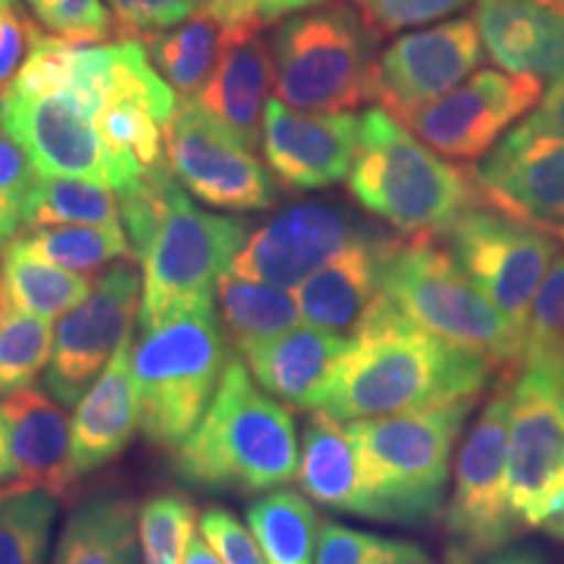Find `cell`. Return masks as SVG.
I'll return each instance as SVG.
<instances>
[{"instance_id":"obj_12","label":"cell","mask_w":564,"mask_h":564,"mask_svg":"<svg viewBox=\"0 0 564 564\" xmlns=\"http://www.w3.org/2000/svg\"><path fill=\"white\" fill-rule=\"evenodd\" d=\"M139 259L129 257L110 264L97 278L91 293L79 306L61 316L53 333V352L47 364L45 392L63 408H76L89 387L102 377L110 358L131 335L141 308Z\"/></svg>"},{"instance_id":"obj_7","label":"cell","mask_w":564,"mask_h":564,"mask_svg":"<svg viewBox=\"0 0 564 564\" xmlns=\"http://www.w3.org/2000/svg\"><path fill=\"white\" fill-rule=\"evenodd\" d=\"M270 45L280 102L312 112H343L371 100L377 37L348 6L285 19Z\"/></svg>"},{"instance_id":"obj_42","label":"cell","mask_w":564,"mask_h":564,"mask_svg":"<svg viewBox=\"0 0 564 564\" xmlns=\"http://www.w3.org/2000/svg\"><path fill=\"white\" fill-rule=\"evenodd\" d=\"M123 40L165 32L199 13L204 0H108Z\"/></svg>"},{"instance_id":"obj_41","label":"cell","mask_w":564,"mask_h":564,"mask_svg":"<svg viewBox=\"0 0 564 564\" xmlns=\"http://www.w3.org/2000/svg\"><path fill=\"white\" fill-rule=\"evenodd\" d=\"M352 9L377 40L413 26L432 24L470 6V0H350Z\"/></svg>"},{"instance_id":"obj_44","label":"cell","mask_w":564,"mask_h":564,"mask_svg":"<svg viewBox=\"0 0 564 564\" xmlns=\"http://www.w3.org/2000/svg\"><path fill=\"white\" fill-rule=\"evenodd\" d=\"M32 24L21 17L17 6L0 0V89H9L11 79H17L21 63L30 53Z\"/></svg>"},{"instance_id":"obj_50","label":"cell","mask_w":564,"mask_h":564,"mask_svg":"<svg viewBox=\"0 0 564 564\" xmlns=\"http://www.w3.org/2000/svg\"><path fill=\"white\" fill-rule=\"evenodd\" d=\"M183 564H223L220 556L212 552V546L207 544L204 535H194L192 544H188L186 554H183Z\"/></svg>"},{"instance_id":"obj_48","label":"cell","mask_w":564,"mask_h":564,"mask_svg":"<svg viewBox=\"0 0 564 564\" xmlns=\"http://www.w3.org/2000/svg\"><path fill=\"white\" fill-rule=\"evenodd\" d=\"M17 484V463L11 455V440H9V423H6L3 405H0V491L11 489Z\"/></svg>"},{"instance_id":"obj_20","label":"cell","mask_w":564,"mask_h":564,"mask_svg":"<svg viewBox=\"0 0 564 564\" xmlns=\"http://www.w3.org/2000/svg\"><path fill=\"white\" fill-rule=\"evenodd\" d=\"M262 24L251 21L225 30L215 68L194 97L251 150L259 147L267 91L274 84L272 45L262 37Z\"/></svg>"},{"instance_id":"obj_47","label":"cell","mask_w":564,"mask_h":564,"mask_svg":"<svg viewBox=\"0 0 564 564\" xmlns=\"http://www.w3.org/2000/svg\"><path fill=\"white\" fill-rule=\"evenodd\" d=\"M481 564H549V562L535 546L510 544V546L499 549V552H494L491 556H486Z\"/></svg>"},{"instance_id":"obj_9","label":"cell","mask_w":564,"mask_h":564,"mask_svg":"<svg viewBox=\"0 0 564 564\" xmlns=\"http://www.w3.org/2000/svg\"><path fill=\"white\" fill-rule=\"evenodd\" d=\"M246 241L249 225L243 220L196 209L192 199L181 194L139 257L144 278L139 329L183 308L215 301L217 282L236 262Z\"/></svg>"},{"instance_id":"obj_8","label":"cell","mask_w":564,"mask_h":564,"mask_svg":"<svg viewBox=\"0 0 564 564\" xmlns=\"http://www.w3.org/2000/svg\"><path fill=\"white\" fill-rule=\"evenodd\" d=\"M514 373H502L455 457L444 510V564H481L520 533L507 494V432Z\"/></svg>"},{"instance_id":"obj_51","label":"cell","mask_w":564,"mask_h":564,"mask_svg":"<svg viewBox=\"0 0 564 564\" xmlns=\"http://www.w3.org/2000/svg\"><path fill=\"white\" fill-rule=\"evenodd\" d=\"M541 531L552 535V539L564 541V481H562L560 497H556L552 512H549V520L544 523V528H541Z\"/></svg>"},{"instance_id":"obj_11","label":"cell","mask_w":564,"mask_h":564,"mask_svg":"<svg viewBox=\"0 0 564 564\" xmlns=\"http://www.w3.org/2000/svg\"><path fill=\"white\" fill-rule=\"evenodd\" d=\"M564 481V382L541 366L512 379L507 432V494L523 531H541Z\"/></svg>"},{"instance_id":"obj_1","label":"cell","mask_w":564,"mask_h":564,"mask_svg":"<svg viewBox=\"0 0 564 564\" xmlns=\"http://www.w3.org/2000/svg\"><path fill=\"white\" fill-rule=\"evenodd\" d=\"M494 371L489 358L426 333L379 295L314 411L343 423L426 411L478 398Z\"/></svg>"},{"instance_id":"obj_49","label":"cell","mask_w":564,"mask_h":564,"mask_svg":"<svg viewBox=\"0 0 564 564\" xmlns=\"http://www.w3.org/2000/svg\"><path fill=\"white\" fill-rule=\"evenodd\" d=\"M327 3V0H264L262 6V21H274L280 17H285V13H293V11H303V9H314V6H322Z\"/></svg>"},{"instance_id":"obj_6","label":"cell","mask_w":564,"mask_h":564,"mask_svg":"<svg viewBox=\"0 0 564 564\" xmlns=\"http://www.w3.org/2000/svg\"><path fill=\"white\" fill-rule=\"evenodd\" d=\"M382 295L426 333L489 358L497 371L518 373L523 366L525 333L478 291L434 238L394 241L384 262Z\"/></svg>"},{"instance_id":"obj_34","label":"cell","mask_w":564,"mask_h":564,"mask_svg":"<svg viewBox=\"0 0 564 564\" xmlns=\"http://www.w3.org/2000/svg\"><path fill=\"white\" fill-rule=\"evenodd\" d=\"M58 499L47 491H0V564H45Z\"/></svg>"},{"instance_id":"obj_17","label":"cell","mask_w":564,"mask_h":564,"mask_svg":"<svg viewBox=\"0 0 564 564\" xmlns=\"http://www.w3.org/2000/svg\"><path fill=\"white\" fill-rule=\"evenodd\" d=\"M0 129L17 141L45 178H87L108 186V162L95 112L70 95L0 91Z\"/></svg>"},{"instance_id":"obj_28","label":"cell","mask_w":564,"mask_h":564,"mask_svg":"<svg viewBox=\"0 0 564 564\" xmlns=\"http://www.w3.org/2000/svg\"><path fill=\"white\" fill-rule=\"evenodd\" d=\"M95 282L82 272L47 264L17 241L0 249V316L11 308L42 319H58L87 299Z\"/></svg>"},{"instance_id":"obj_22","label":"cell","mask_w":564,"mask_h":564,"mask_svg":"<svg viewBox=\"0 0 564 564\" xmlns=\"http://www.w3.org/2000/svg\"><path fill=\"white\" fill-rule=\"evenodd\" d=\"M11 455L17 463L13 491H47L70 499L79 476L70 453V423L63 405L47 392L26 387L3 403Z\"/></svg>"},{"instance_id":"obj_2","label":"cell","mask_w":564,"mask_h":564,"mask_svg":"<svg viewBox=\"0 0 564 564\" xmlns=\"http://www.w3.org/2000/svg\"><path fill=\"white\" fill-rule=\"evenodd\" d=\"M299 457L293 413L232 358L207 413L173 449V468L196 489L259 494L291 484Z\"/></svg>"},{"instance_id":"obj_15","label":"cell","mask_w":564,"mask_h":564,"mask_svg":"<svg viewBox=\"0 0 564 564\" xmlns=\"http://www.w3.org/2000/svg\"><path fill=\"white\" fill-rule=\"evenodd\" d=\"M481 61V34L468 17L403 34L377 58L371 100L400 121L460 87Z\"/></svg>"},{"instance_id":"obj_26","label":"cell","mask_w":564,"mask_h":564,"mask_svg":"<svg viewBox=\"0 0 564 564\" xmlns=\"http://www.w3.org/2000/svg\"><path fill=\"white\" fill-rule=\"evenodd\" d=\"M295 478L312 502L371 520V505L361 481L356 444L343 421L312 411V419L303 429V449Z\"/></svg>"},{"instance_id":"obj_13","label":"cell","mask_w":564,"mask_h":564,"mask_svg":"<svg viewBox=\"0 0 564 564\" xmlns=\"http://www.w3.org/2000/svg\"><path fill=\"white\" fill-rule=\"evenodd\" d=\"M544 82L505 70H478L436 102L408 112L400 123L429 150L457 162L489 158L494 147L539 108Z\"/></svg>"},{"instance_id":"obj_52","label":"cell","mask_w":564,"mask_h":564,"mask_svg":"<svg viewBox=\"0 0 564 564\" xmlns=\"http://www.w3.org/2000/svg\"><path fill=\"white\" fill-rule=\"evenodd\" d=\"M535 3H554V6H564V0H535Z\"/></svg>"},{"instance_id":"obj_31","label":"cell","mask_w":564,"mask_h":564,"mask_svg":"<svg viewBox=\"0 0 564 564\" xmlns=\"http://www.w3.org/2000/svg\"><path fill=\"white\" fill-rule=\"evenodd\" d=\"M246 525L267 564H314L322 523L303 494L291 489L264 494L246 510Z\"/></svg>"},{"instance_id":"obj_25","label":"cell","mask_w":564,"mask_h":564,"mask_svg":"<svg viewBox=\"0 0 564 564\" xmlns=\"http://www.w3.org/2000/svg\"><path fill=\"white\" fill-rule=\"evenodd\" d=\"M350 337L316 327H293L238 352L267 394L295 411H314L316 398L348 350Z\"/></svg>"},{"instance_id":"obj_27","label":"cell","mask_w":564,"mask_h":564,"mask_svg":"<svg viewBox=\"0 0 564 564\" xmlns=\"http://www.w3.org/2000/svg\"><path fill=\"white\" fill-rule=\"evenodd\" d=\"M139 507L118 494L89 497L68 514L53 564H137Z\"/></svg>"},{"instance_id":"obj_43","label":"cell","mask_w":564,"mask_h":564,"mask_svg":"<svg viewBox=\"0 0 564 564\" xmlns=\"http://www.w3.org/2000/svg\"><path fill=\"white\" fill-rule=\"evenodd\" d=\"M199 533L223 564H267L251 528L225 507H209L199 514Z\"/></svg>"},{"instance_id":"obj_24","label":"cell","mask_w":564,"mask_h":564,"mask_svg":"<svg viewBox=\"0 0 564 564\" xmlns=\"http://www.w3.org/2000/svg\"><path fill=\"white\" fill-rule=\"evenodd\" d=\"M131 335L110 358L102 377L74 408L70 419V453L74 470L84 478L116 460L133 442L139 429V394L131 366Z\"/></svg>"},{"instance_id":"obj_5","label":"cell","mask_w":564,"mask_h":564,"mask_svg":"<svg viewBox=\"0 0 564 564\" xmlns=\"http://www.w3.org/2000/svg\"><path fill=\"white\" fill-rule=\"evenodd\" d=\"M131 366L141 434L152 447L173 453L207 413L228 366L215 301L141 329Z\"/></svg>"},{"instance_id":"obj_53","label":"cell","mask_w":564,"mask_h":564,"mask_svg":"<svg viewBox=\"0 0 564 564\" xmlns=\"http://www.w3.org/2000/svg\"><path fill=\"white\" fill-rule=\"evenodd\" d=\"M556 236H560V238H564V228H562V230H556Z\"/></svg>"},{"instance_id":"obj_30","label":"cell","mask_w":564,"mask_h":564,"mask_svg":"<svg viewBox=\"0 0 564 564\" xmlns=\"http://www.w3.org/2000/svg\"><path fill=\"white\" fill-rule=\"evenodd\" d=\"M215 295L220 301L225 329L238 350L288 333L301 322L299 299L291 291L241 278L232 270L217 282Z\"/></svg>"},{"instance_id":"obj_45","label":"cell","mask_w":564,"mask_h":564,"mask_svg":"<svg viewBox=\"0 0 564 564\" xmlns=\"http://www.w3.org/2000/svg\"><path fill=\"white\" fill-rule=\"evenodd\" d=\"M518 139H560L564 141V74L541 97L539 108L510 131Z\"/></svg>"},{"instance_id":"obj_18","label":"cell","mask_w":564,"mask_h":564,"mask_svg":"<svg viewBox=\"0 0 564 564\" xmlns=\"http://www.w3.org/2000/svg\"><path fill=\"white\" fill-rule=\"evenodd\" d=\"M264 158L270 171L293 192H316L350 173L358 147L352 112H312L280 102L264 108Z\"/></svg>"},{"instance_id":"obj_35","label":"cell","mask_w":564,"mask_h":564,"mask_svg":"<svg viewBox=\"0 0 564 564\" xmlns=\"http://www.w3.org/2000/svg\"><path fill=\"white\" fill-rule=\"evenodd\" d=\"M51 319L17 308L0 316V398L32 387L51 364Z\"/></svg>"},{"instance_id":"obj_33","label":"cell","mask_w":564,"mask_h":564,"mask_svg":"<svg viewBox=\"0 0 564 564\" xmlns=\"http://www.w3.org/2000/svg\"><path fill=\"white\" fill-rule=\"evenodd\" d=\"M118 223H121V204L110 186L87 178H45L40 175L30 209H26L24 230Z\"/></svg>"},{"instance_id":"obj_37","label":"cell","mask_w":564,"mask_h":564,"mask_svg":"<svg viewBox=\"0 0 564 564\" xmlns=\"http://www.w3.org/2000/svg\"><path fill=\"white\" fill-rule=\"evenodd\" d=\"M523 366H541L564 382V257L556 259L533 301Z\"/></svg>"},{"instance_id":"obj_10","label":"cell","mask_w":564,"mask_h":564,"mask_svg":"<svg viewBox=\"0 0 564 564\" xmlns=\"http://www.w3.org/2000/svg\"><path fill=\"white\" fill-rule=\"evenodd\" d=\"M449 253L494 306L525 333L533 301L560 251L552 230L481 202L447 232Z\"/></svg>"},{"instance_id":"obj_3","label":"cell","mask_w":564,"mask_h":564,"mask_svg":"<svg viewBox=\"0 0 564 564\" xmlns=\"http://www.w3.org/2000/svg\"><path fill=\"white\" fill-rule=\"evenodd\" d=\"M348 188L369 215L405 238L442 236L481 202L474 171L442 160L384 108L358 118Z\"/></svg>"},{"instance_id":"obj_32","label":"cell","mask_w":564,"mask_h":564,"mask_svg":"<svg viewBox=\"0 0 564 564\" xmlns=\"http://www.w3.org/2000/svg\"><path fill=\"white\" fill-rule=\"evenodd\" d=\"M21 249L42 262L68 272H95L121 259L137 257L123 225H61V228L30 230L13 238Z\"/></svg>"},{"instance_id":"obj_46","label":"cell","mask_w":564,"mask_h":564,"mask_svg":"<svg viewBox=\"0 0 564 564\" xmlns=\"http://www.w3.org/2000/svg\"><path fill=\"white\" fill-rule=\"evenodd\" d=\"M262 6L264 0H207V11L220 21L225 30L262 21Z\"/></svg>"},{"instance_id":"obj_23","label":"cell","mask_w":564,"mask_h":564,"mask_svg":"<svg viewBox=\"0 0 564 564\" xmlns=\"http://www.w3.org/2000/svg\"><path fill=\"white\" fill-rule=\"evenodd\" d=\"M394 241L366 236L295 288L301 319L333 335H352L382 295V272Z\"/></svg>"},{"instance_id":"obj_40","label":"cell","mask_w":564,"mask_h":564,"mask_svg":"<svg viewBox=\"0 0 564 564\" xmlns=\"http://www.w3.org/2000/svg\"><path fill=\"white\" fill-rule=\"evenodd\" d=\"M40 24L74 45H97L112 37V17L102 0H26Z\"/></svg>"},{"instance_id":"obj_38","label":"cell","mask_w":564,"mask_h":564,"mask_svg":"<svg viewBox=\"0 0 564 564\" xmlns=\"http://www.w3.org/2000/svg\"><path fill=\"white\" fill-rule=\"evenodd\" d=\"M314 564H432L411 541L356 531L340 523H322Z\"/></svg>"},{"instance_id":"obj_16","label":"cell","mask_w":564,"mask_h":564,"mask_svg":"<svg viewBox=\"0 0 564 564\" xmlns=\"http://www.w3.org/2000/svg\"><path fill=\"white\" fill-rule=\"evenodd\" d=\"M366 236L348 212L327 202L291 207L251 232L230 270L293 291Z\"/></svg>"},{"instance_id":"obj_21","label":"cell","mask_w":564,"mask_h":564,"mask_svg":"<svg viewBox=\"0 0 564 564\" xmlns=\"http://www.w3.org/2000/svg\"><path fill=\"white\" fill-rule=\"evenodd\" d=\"M484 51L505 74L560 79L564 74V6L535 0H474Z\"/></svg>"},{"instance_id":"obj_19","label":"cell","mask_w":564,"mask_h":564,"mask_svg":"<svg viewBox=\"0 0 564 564\" xmlns=\"http://www.w3.org/2000/svg\"><path fill=\"white\" fill-rule=\"evenodd\" d=\"M474 181L489 207L552 232L564 228V141L507 133Z\"/></svg>"},{"instance_id":"obj_36","label":"cell","mask_w":564,"mask_h":564,"mask_svg":"<svg viewBox=\"0 0 564 564\" xmlns=\"http://www.w3.org/2000/svg\"><path fill=\"white\" fill-rule=\"evenodd\" d=\"M199 512L192 499L165 491L144 499L139 507V546L144 564H183Z\"/></svg>"},{"instance_id":"obj_54","label":"cell","mask_w":564,"mask_h":564,"mask_svg":"<svg viewBox=\"0 0 564 564\" xmlns=\"http://www.w3.org/2000/svg\"><path fill=\"white\" fill-rule=\"evenodd\" d=\"M3 3H11V6H17V0H3Z\"/></svg>"},{"instance_id":"obj_14","label":"cell","mask_w":564,"mask_h":564,"mask_svg":"<svg viewBox=\"0 0 564 564\" xmlns=\"http://www.w3.org/2000/svg\"><path fill=\"white\" fill-rule=\"evenodd\" d=\"M167 165L181 186L215 209L272 207L278 183L230 129L196 100H183L165 129Z\"/></svg>"},{"instance_id":"obj_39","label":"cell","mask_w":564,"mask_h":564,"mask_svg":"<svg viewBox=\"0 0 564 564\" xmlns=\"http://www.w3.org/2000/svg\"><path fill=\"white\" fill-rule=\"evenodd\" d=\"M37 181L40 173L26 152L0 129V246L11 243L26 228V209Z\"/></svg>"},{"instance_id":"obj_4","label":"cell","mask_w":564,"mask_h":564,"mask_svg":"<svg viewBox=\"0 0 564 564\" xmlns=\"http://www.w3.org/2000/svg\"><path fill=\"white\" fill-rule=\"evenodd\" d=\"M478 398L426 411L350 421L371 520L423 525L442 510L457 436Z\"/></svg>"},{"instance_id":"obj_29","label":"cell","mask_w":564,"mask_h":564,"mask_svg":"<svg viewBox=\"0 0 564 564\" xmlns=\"http://www.w3.org/2000/svg\"><path fill=\"white\" fill-rule=\"evenodd\" d=\"M223 34L225 26L204 9L173 30L144 34L141 45L162 79L181 91L186 100H194L215 68Z\"/></svg>"}]
</instances>
